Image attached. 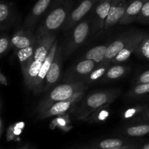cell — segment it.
Here are the masks:
<instances>
[{
	"label": "cell",
	"mask_w": 149,
	"mask_h": 149,
	"mask_svg": "<svg viewBox=\"0 0 149 149\" xmlns=\"http://www.w3.org/2000/svg\"><path fill=\"white\" fill-rule=\"evenodd\" d=\"M77 0H55L36 26V37L53 34L65 24Z\"/></svg>",
	"instance_id": "cell-1"
},
{
	"label": "cell",
	"mask_w": 149,
	"mask_h": 149,
	"mask_svg": "<svg viewBox=\"0 0 149 149\" xmlns=\"http://www.w3.org/2000/svg\"><path fill=\"white\" fill-rule=\"evenodd\" d=\"M122 93L120 89H109L90 93L77 104L72 111L77 120H82L102 106L113 103Z\"/></svg>",
	"instance_id": "cell-2"
},
{
	"label": "cell",
	"mask_w": 149,
	"mask_h": 149,
	"mask_svg": "<svg viewBox=\"0 0 149 149\" xmlns=\"http://www.w3.org/2000/svg\"><path fill=\"white\" fill-rule=\"evenodd\" d=\"M87 89V84L83 81H68L67 83L59 84L50 90L39 102L36 108L37 114L45 111L55 103L68 100L77 93L85 91Z\"/></svg>",
	"instance_id": "cell-3"
},
{
	"label": "cell",
	"mask_w": 149,
	"mask_h": 149,
	"mask_svg": "<svg viewBox=\"0 0 149 149\" xmlns=\"http://www.w3.org/2000/svg\"><path fill=\"white\" fill-rule=\"evenodd\" d=\"M90 20L86 18L74 26L63 49V56H69L87 40L90 32Z\"/></svg>",
	"instance_id": "cell-4"
},
{
	"label": "cell",
	"mask_w": 149,
	"mask_h": 149,
	"mask_svg": "<svg viewBox=\"0 0 149 149\" xmlns=\"http://www.w3.org/2000/svg\"><path fill=\"white\" fill-rule=\"evenodd\" d=\"M85 91H81L74 95L72 97L63 101L55 103L42 113L37 114L36 119L42 120L52 116H59L62 115L68 114L70 111L72 112L79 103L82 100Z\"/></svg>",
	"instance_id": "cell-5"
},
{
	"label": "cell",
	"mask_w": 149,
	"mask_h": 149,
	"mask_svg": "<svg viewBox=\"0 0 149 149\" xmlns=\"http://www.w3.org/2000/svg\"><path fill=\"white\" fill-rule=\"evenodd\" d=\"M99 1L100 0H77V6L74 7L71 10L68 19L63 26V30L69 31L74 29L76 25L84 19L86 15L93 10Z\"/></svg>",
	"instance_id": "cell-6"
},
{
	"label": "cell",
	"mask_w": 149,
	"mask_h": 149,
	"mask_svg": "<svg viewBox=\"0 0 149 149\" xmlns=\"http://www.w3.org/2000/svg\"><path fill=\"white\" fill-rule=\"evenodd\" d=\"M55 0H38L25 19L23 27L31 31H34L39 23Z\"/></svg>",
	"instance_id": "cell-7"
},
{
	"label": "cell",
	"mask_w": 149,
	"mask_h": 149,
	"mask_svg": "<svg viewBox=\"0 0 149 149\" xmlns=\"http://www.w3.org/2000/svg\"><path fill=\"white\" fill-rule=\"evenodd\" d=\"M63 57V50L61 47L58 46L55 58L45 78L42 92L50 90L59 80L61 77V67H62Z\"/></svg>",
	"instance_id": "cell-8"
},
{
	"label": "cell",
	"mask_w": 149,
	"mask_h": 149,
	"mask_svg": "<svg viewBox=\"0 0 149 149\" xmlns=\"http://www.w3.org/2000/svg\"><path fill=\"white\" fill-rule=\"evenodd\" d=\"M97 64L91 60L82 59L77 64L74 65L69 72L66 74L67 81H78L84 79L93 71Z\"/></svg>",
	"instance_id": "cell-9"
},
{
	"label": "cell",
	"mask_w": 149,
	"mask_h": 149,
	"mask_svg": "<svg viewBox=\"0 0 149 149\" xmlns=\"http://www.w3.org/2000/svg\"><path fill=\"white\" fill-rule=\"evenodd\" d=\"M58 47V40L56 39L55 41V42L53 43V45H52V47H51L46 59L44 61L43 64H42V67H41L40 71H39V74H38L37 77H36L34 86H33V88L32 90V92L34 94H39V93H42V89H43L45 78H46L48 71H49V68L51 66V64H52L54 58H55V55L56 54Z\"/></svg>",
	"instance_id": "cell-10"
},
{
	"label": "cell",
	"mask_w": 149,
	"mask_h": 149,
	"mask_svg": "<svg viewBox=\"0 0 149 149\" xmlns=\"http://www.w3.org/2000/svg\"><path fill=\"white\" fill-rule=\"evenodd\" d=\"M138 31H129L123 33L118 36L114 41L108 45L107 50L103 61H111L114 57L116 56L120 51L130 42L135 36Z\"/></svg>",
	"instance_id": "cell-11"
},
{
	"label": "cell",
	"mask_w": 149,
	"mask_h": 149,
	"mask_svg": "<svg viewBox=\"0 0 149 149\" xmlns=\"http://www.w3.org/2000/svg\"><path fill=\"white\" fill-rule=\"evenodd\" d=\"M37 38L33 31H31L26 28H22L15 32L11 38L12 47L15 50L18 51L25 47L35 45Z\"/></svg>",
	"instance_id": "cell-12"
},
{
	"label": "cell",
	"mask_w": 149,
	"mask_h": 149,
	"mask_svg": "<svg viewBox=\"0 0 149 149\" xmlns=\"http://www.w3.org/2000/svg\"><path fill=\"white\" fill-rule=\"evenodd\" d=\"M113 1L104 0L99 1L93 8V23L95 31H100L104 29L105 21L109 15Z\"/></svg>",
	"instance_id": "cell-13"
},
{
	"label": "cell",
	"mask_w": 149,
	"mask_h": 149,
	"mask_svg": "<svg viewBox=\"0 0 149 149\" xmlns=\"http://www.w3.org/2000/svg\"><path fill=\"white\" fill-rule=\"evenodd\" d=\"M131 0H123V1H113L111 7L110 9L109 15L105 21V30L111 29L116 24L119 23V20L125 14V12L127 7L128 3Z\"/></svg>",
	"instance_id": "cell-14"
},
{
	"label": "cell",
	"mask_w": 149,
	"mask_h": 149,
	"mask_svg": "<svg viewBox=\"0 0 149 149\" xmlns=\"http://www.w3.org/2000/svg\"><path fill=\"white\" fill-rule=\"evenodd\" d=\"M146 34L147 33H146V32L138 31L136 34H135V36L132 38V40H131L130 42L122 49V51H120V52L116 55V57H114V58L111 61L112 63H121L125 62L127 60L129 59L131 55L135 52L136 48L138 47L139 44L141 43V42L143 40V39L145 37V36Z\"/></svg>",
	"instance_id": "cell-15"
},
{
	"label": "cell",
	"mask_w": 149,
	"mask_h": 149,
	"mask_svg": "<svg viewBox=\"0 0 149 149\" xmlns=\"http://www.w3.org/2000/svg\"><path fill=\"white\" fill-rule=\"evenodd\" d=\"M16 19V11L13 3L2 0L0 3V29L1 32L10 29Z\"/></svg>",
	"instance_id": "cell-16"
},
{
	"label": "cell",
	"mask_w": 149,
	"mask_h": 149,
	"mask_svg": "<svg viewBox=\"0 0 149 149\" xmlns=\"http://www.w3.org/2000/svg\"><path fill=\"white\" fill-rule=\"evenodd\" d=\"M144 1L143 0H131L128 3L125 14L119 20V24L127 25L136 21Z\"/></svg>",
	"instance_id": "cell-17"
},
{
	"label": "cell",
	"mask_w": 149,
	"mask_h": 149,
	"mask_svg": "<svg viewBox=\"0 0 149 149\" xmlns=\"http://www.w3.org/2000/svg\"><path fill=\"white\" fill-rule=\"evenodd\" d=\"M135 141H131L125 138H108L97 141L91 146V149H110L116 148V147L130 145L135 143Z\"/></svg>",
	"instance_id": "cell-18"
},
{
	"label": "cell",
	"mask_w": 149,
	"mask_h": 149,
	"mask_svg": "<svg viewBox=\"0 0 149 149\" xmlns=\"http://www.w3.org/2000/svg\"><path fill=\"white\" fill-rule=\"evenodd\" d=\"M130 68L124 65H120L119 63L115 64L113 66H111L108 69L105 75L100 79V81L106 82V81H113V80L119 79L125 77L129 71Z\"/></svg>",
	"instance_id": "cell-19"
},
{
	"label": "cell",
	"mask_w": 149,
	"mask_h": 149,
	"mask_svg": "<svg viewBox=\"0 0 149 149\" xmlns=\"http://www.w3.org/2000/svg\"><path fill=\"white\" fill-rule=\"evenodd\" d=\"M111 61H103L101 63L96 65L93 71L84 79V82L91 84L100 80V79L105 75L108 69L111 66Z\"/></svg>",
	"instance_id": "cell-20"
},
{
	"label": "cell",
	"mask_w": 149,
	"mask_h": 149,
	"mask_svg": "<svg viewBox=\"0 0 149 149\" xmlns=\"http://www.w3.org/2000/svg\"><path fill=\"white\" fill-rule=\"evenodd\" d=\"M107 47L108 45H98L94 47L86 52L82 59L91 60L98 65L104 61Z\"/></svg>",
	"instance_id": "cell-21"
},
{
	"label": "cell",
	"mask_w": 149,
	"mask_h": 149,
	"mask_svg": "<svg viewBox=\"0 0 149 149\" xmlns=\"http://www.w3.org/2000/svg\"><path fill=\"white\" fill-rule=\"evenodd\" d=\"M122 134L133 138L145 136L149 134V123H140L128 126L122 130Z\"/></svg>",
	"instance_id": "cell-22"
},
{
	"label": "cell",
	"mask_w": 149,
	"mask_h": 149,
	"mask_svg": "<svg viewBox=\"0 0 149 149\" xmlns=\"http://www.w3.org/2000/svg\"><path fill=\"white\" fill-rule=\"evenodd\" d=\"M35 45H31V46L17 51V58H18L19 62H20V68H21V71L23 75L26 72V68H27L28 65H29V63L30 62L32 56L33 55L35 49Z\"/></svg>",
	"instance_id": "cell-23"
},
{
	"label": "cell",
	"mask_w": 149,
	"mask_h": 149,
	"mask_svg": "<svg viewBox=\"0 0 149 149\" xmlns=\"http://www.w3.org/2000/svg\"><path fill=\"white\" fill-rule=\"evenodd\" d=\"M110 104L102 106L101 108L96 110L93 113L87 116L84 121L90 123H96V122H105L109 118L110 115V111L109 108Z\"/></svg>",
	"instance_id": "cell-24"
},
{
	"label": "cell",
	"mask_w": 149,
	"mask_h": 149,
	"mask_svg": "<svg viewBox=\"0 0 149 149\" xmlns=\"http://www.w3.org/2000/svg\"><path fill=\"white\" fill-rule=\"evenodd\" d=\"M134 54L141 59L149 61V33H147L136 48Z\"/></svg>",
	"instance_id": "cell-25"
},
{
	"label": "cell",
	"mask_w": 149,
	"mask_h": 149,
	"mask_svg": "<svg viewBox=\"0 0 149 149\" xmlns=\"http://www.w3.org/2000/svg\"><path fill=\"white\" fill-rule=\"evenodd\" d=\"M148 108H149L148 104L138 105V106L129 108L123 112L122 117L124 120H132L134 118L137 117L140 114H141Z\"/></svg>",
	"instance_id": "cell-26"
},
{
	"label": "cell",
	"mask_w": 149,
	"mask_h": 149,
	"mask_svg": "<svg viewBox=\"0 0 149 149\" xmlns=\"http://www.w3.org/2000/svg\"><path fill=\"white\" fill-rule=\"evenodd\" d=\"M149 94V82L143 83V84H135L129 92L127 93V95L129 97H139L145 96Z\"/></svg>",
	"instance_id": "cell-27"
},
{
	"label": "cell",
	"mask_w": 149,
	"mask_h": 149,
	"mask_svg": "<svg viewBox=\"0 0 149 149\" xmlns=\"http://www.w3.org/2000/svg\"><path fill=\"white\" fill-rule=\"evenodd\" d=\"M11 47V39L6 33H1L0 37V55L1 58L7 54Z\"/></svg>",
	"instance_id": "cell-28"
},
{
	"label": "cell",
	"mask_w": 149,
	"mask_h": 149,
	"mask_svg": "<svg viewBox=\"0 0 149 149\" xmlns=\"http://www.w3.org/2000/svg\"><path fill=\"white\" fill-rule=\"evenodd\" d=\"M136 21L141 23H149V1L144 2Z\"/></svg>",
	"instance_id": "cell-29"
},
{
	"label": "cell",
	"mask_w": 149,
	"mask_h": 149,
	"mask_svg": "<svg viewBox=\"0 0 149 149\" xmlns=\"http://www.w3.org/2000/svg\"><path fill=\"white\" fill-rule=\"evenodd\" d=\"M131 121L135 123H149V108Z\"/></svg>",
	"instance_id": "cell-30"
},
{
	"label": "cell",
	"mask_w": 149,
	"mask_h": 149,
	"mask_svg": "<svg viewBox=\"0 0 149 149\" xmlns=\"http://www.w3.org/2000/svg\"><path fill=\"white\" fill-rule=\"evenodd\" d=\"M149 82V69L141 73L135 79V84H143V83Z\"/></svg>",
	"instance_id": "cell-31"
},
{
	"label": "cell",
	"mask_w": 149,
	"mask_h": 149,
	"mask_svg": "<svg viewBox=\"0 0 149 149\" xmlns=\"http://www.w3.org/2000/svg\"><path fill=\"white\" fill-rule=\"evenodd\" d=\"M139 145H140V143H133V144H130V145L116 147V148H110V149H135Z\"/></svg>",
	"instance_id": "cell-32"
},
{
	"label": "cell",
	"mask_w": 149,
	"mask_h": 149,
	"mask_svg": "<svg viewBox=\"0 0 149 149\" xmlns=\"http://www.w3.org/2000/svg\"><path fill=\"white\" fill-rule=\"evenodd\" d=\"M0 83H1L2 85L4 86H7L8 85V82H7V77L4 75L2 72H0Z\"/></svg>",
	"instance_id": "cell-33"
},
{
	"label": "cell",
	"mask_w": 149,
	"mask_h": 149,
	"mask_svg": "<svg viewBox=\"0 0 149 149\" xmlns=\"http://www.w3.org/2000/svg\"><path fill=\"white\" fill-rule=\"evenodd\" d=\"M3 133H4V121H3L2 116H1L0 118V137H2Z\"/></svg>",
	"instance_id": "cell-34"
},
{
	"label": "cell",
	"mask_w": 149,
	"mask_h": 149,
	"mask_svg": "<svg viewBox=\"0 0 149 149\" xmlns=\"http://www.w3.org/2000/svg\"><path fill=\"white\" fill-rule=\"evenodd\" d=\"M135 149H149V143L144 144V145H141L140 144Z\"/></svg>",
	"instance_id": "cell-35"
},
{
	"label": "cell",
	"mask_w": 149,
	"mask_h": 149,
	"mask_svg": "<svg viewBox=\"0 0 149 149\" xmlns=\"http://www.w3.org/2000/svg\"><path fill=\"white\" fill-rule=\"evenodd\" d=\"M18 149H31V148H29V147L24 146V147H21V148H18Z\"/></svg>",
	"instance_id": "cell-36"
},
{
	"label": "cell",
	"mask_w": 149,
	"mask_h": 149,
	"mask_svg": "<svg viewBox=\"0 0 149 149\" xmlns=\"http://www.w3.org/2000/svg\"><path fill=\"white\" fill-rule=\"evenodd\" d=\"M100 1H104V0H100ZM108 1H123V0H108Z\"/></svg>",
	"instance_id": "cell-37"
},
{
	"label": "cell",
	"mask_w": 149,
	"mask_h": 149,
	"mask_svg": "<svg viewBox=\"0 0 149 149\" xmlns=\"http://www.w3.org/2000/svg\"><path fill=\"white\" fill-rule=\"evenodd\" d=\"M143 1H144V2H145V1H149V0H143Z\"/></svg>",
	"instance_id": "cell-38"
},
{
	"label": "cell",
	"mask_w": 149,
	"mask_h": 149,
	"mask_svg": "<svg viewBox=\"0 0 149 149\" xmlns=\"http://www.w3.org/2000/svg\"><path fill=\"white\" fill-rule=\"evenodd\" d=\"M89 149H91V148H89Z\"/></svg>",
	"instance_id": "cell-39"
}]
</instances>
